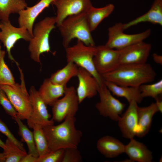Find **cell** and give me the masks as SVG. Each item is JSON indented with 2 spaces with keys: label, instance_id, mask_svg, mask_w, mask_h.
<instances>
[{
  "label": "cell",
  "instance_id": "cell-22",
  "mask_svg": "<svg viewBox=\"0 0 162 162\" xmlns=\"http://www.w3.org/2000/svg\"><path fill=\"white\" fill-rule=\"evenodd\" d=\"M124 153L133 162H151L153 159L152 152L144 144L134 138L125 145Z\"/></svg>",
  "mask_w": 162,
  "mask_h": 162
},
{
  "label": "cell",
  "instance_id": "cell-38",
  "mask_svg": "<svg viewBox=\"0 0 162 162\" xmlns=\"http://www.w3.org/2000/svg\"><path fill=\"white\" fill-rule=\"evenodd\" d=\"M156 102L155 103L157 106L158 111L161 113L162 112V101L158 99V98L156 100Z\"/></svg>",
  "mask_w": 162,
  "mask_h": 162
},
{
  "label": "cell",
  "instance_id": "cell-31",
  "mask_svg": "<svg viewBox=\"0 0 162 162\" xmlns=\"http://www.w3.org/2000/svg\"><path fill=\"white\" fill-rule=\"evenodd\" d=\"M5 53L4 51L2 50L0 56V85H13L16 82L11 71L5 62Z\"/></svg>",
  "mask_w": 162,
  "mask_h": 162
},
{
  "label": "cell",
  "instance_id": "cell-19",
  "mask_svg": "<svg viewBox=\"0 0 162 162\" xmlns=\"http://www.w3.org/2000/svg\"><path fill=\"white\" fill-rule=\"evenodd\" d=\"M125 145L118 139L110 136L102 137L98 141L97 148L102 154L111 158L124 153Z\"/></svg>",
  "mask_w": 162,
  "mask_h": 162
},
{
  "label": "cell",
  "instance_id": "cell-15",
  "mask_svg": "<svg viewBox=\"0 0 162 162\" xmlns=\"http://www.w3.org/2000/svg\"><path fill=\"white\" fill-rule=\"evenodd\" d=\"M77 76L78 85L76 91L80 104L85 99L95 96L98 93L100 85L88 71L82 67H78Z\"/></svg>",
  "mask_w": 162,
  "mask_h": 162
},
{
  "label": "cell",
  "instance_id": "cell-10",
  "mask_svg": "<svg viewBox=\"0 0 162 162\" xmlns=\"http://www.w3.org/2000/svg\"><path fill=\"white\" fill-rule=\"evenodd\" d=\"M29 94L32 108V114L27 120L29 128H32L35 124H38L43 127L53 124L54 120L50 119V115L48 112L47 105L33 86L30 87Z\"/></svg>",
  "mask_w": 162,
  "mask_h": 162
},
{
  "label": "cell",
  "instance_id": "cell-20",
  "mask_svg": "<svg viewBox=\"0 0 162 162\" xmlns=\"http://www.w3.org/2000/svg\"><path fill=\"white\" fill-rule=\"evenodd\" d=\"M148 22L162 25V0H154L150 9L145 14L128 23H123L125 30L140 23Z\"/></svg>",
  "mask_w": 162,
  "mask_h": 162
},
{
  "label": "cell",
  "instance_id": "cell-40",
  "mask_svg": "<svg viewBox=\"0 0 162 162\" xmlns=\"http://www.w3.org/2000/svg\"><path fill=\"white\" fill-rule=\"evenodd\" d=\"M5 146V143L3 142L0 139V147L3 149L4 148Z\"/></svg>",
  "mask_w": 162,
  "mask_h": 162
},
{
  "label": "cell",
  "instance_id": "cell-1",
  "mask_svg": "<svg viewBox=\"0 0 162 162\" xmlns=\"http://www.w3.org/2000/svg\"><path fill=\"white\" fill-rule=\"evenodd\" d=\"M156 74L149 64H119L112 71L101 75L104 80L120 86L139 87L153 81Z\"/></svg>",
  "mask_w": 162,
  "mask_h": 162
},
{
  "label": "cell",
  "instance_id": "cell-21",
  "mask_svg": "<svg viewBox=\"0 0 162 162\" xmlns=\"http://www.w3.org/2000/svg\"><path fill=\"white\" fill-rule=\"evenodd\" d=\"M67 86L52 82L50 78L45 79L38 93L47 105L52 106L59 98L63 96Z\"/></svg>",
  "mask_w": 162,
  "mask_h": 162
},
{
  "label": "cell",
  "instance_id": "cell-37",
  "mask_svg": "<svg viewBox=\"0 0 162 162\" xmlns=\"http://www.w3.org/2000/svg\"><path fill=\"white\" fill-rule=\"evenodd\" d=\"M152 57L154 62L156 63L162 64V56L156 53H154L152 55Z\"/></svg>",
  "mask_w": 162,
  "mask_h": 162
},
{
  "label": "cell",
  "instance_id": "cell-23",
  "mask_svg": "<svg viewBox=\"0 0 162 162\" xmlns=\"http://www.w3.org/2000/svg\"><path fill=\"white\" fill-rule=\"evenodd\" d=\"M104 82L112 94L125 98L129 103L133 100L140 103L142 100L139 87L119 86L104 80Z\"/></svg>",
  "mask_w": 162,
  "mask_h": 162
},
{
  "label": "cell",
  "instance_id": "cell-35",
  "mask_svg": "<svg viewBox=\"0 0 162 162\" xmlns=\"http://www.w3.org/2000/svg\"><path fill=\"white\" fill-rule=\"evenodd\" d=\"M0 132L22 150L26 151L23 144L18 140L10 131L6 125L0 118Z\"/></svg>",
  "mask_w": 162,
  "mask_h": 162
},
{
  "label": "cell",
  "instance_id": "cell-25",
  "mask_svg": "<svg viewBox=\"0 0 162 162\" xmlns=\"http://www.w3.org/2000/svg\"><path fill=\"white\" fill-rule=\"evenodd\" d=\"M67 63L64 67L52 74L49 78L52 82L67 86L70 80L73 77L77 76L78 66L71 62Z\"/></svg>",
  "mask_w": 162,
  "mask_h": 162
},
{
  "label": "cell",
  "instance_id": "cell-41",
  "mask_svg": "<svg viewBox=\"0 0 162 162\" xmlns=\"http://www.w3.org/2000/svg\"><path fill=\"white\" fill-rule=\"evenodd\" d=\"M1 46L0 44V55H1V51H2V50H1Z\"/></svg>",
  "mask_w": 162,
  "mask_h": 162
},
{
  "label": "cell",
  "instance_id": "cell-5",
  "mask_svg": "<svg viewBox=\"0 0 162 162\" xmlns=\"http://www.w3.org/2000/svg\"><path fill=\"white\" fill-rule=\"evenodd\" d=\"M65 49L67 62H72L87 70L97 80L100 86L104 83V80L96 70L94 63L96 46H87L77 40L75 44Z\"/></svg>",
  "mask_w": 162,
  "mask_h": 162
},
{
  "label": "cell",
  "instance_id": "cell-16",
  "mask_svg": "<svg viewBox=\"0 0 162 162\" xmlns=\"http://www.w3.org/2000/svg\"><path fill=\"white\" fill-rule=\"evenodd\" d=\"M118 122V126L123 136L127 139L133 138L136 134L137 124V103L132 101Z\"/></svg>",
  "mask_w": 162,
  "mask_h": 162
},
{
  "label": "cell",
  "instance_id": "cell-29",
  "mask_svg": "<svg viewBox=\"0 0 162 162\" xmlns=\"http://www.w3.org/2000/svg\"><path fill=\"white\" fill-rule=\"evenodd\" d=\"M3 149L5 162H20L27 153L26 151L20 149L14 143L7 138Z\"/></svg>",
  "mask_w": 162,
  "mask_h": 162
},
{
  "label": "cell",
  "instance_id": "cell-18",
  "mask_svg": "<svg viewBox=\"0 0 162 162\" xmlns=\"http://www.w3.org/2000/svg\"><path fill=\"white\" fill-rule=\"evenodd\" d=\"M158 112L155 103L143 107L138 106L137 124L135 136L142 137L148 132L150 128L154 115Z\"/></svg>",
  "mask_w": 162,
  "mask_h": 162
},
{
  "label": "cell",
  "instance_id": "cell-7",
  "mask_svg": "<svg viewBox=\"0 0 162 162\" xmlns=\"http://www.w3.org/2000/svg\"><path fill=\"white\" fill-rule=\"evenodd\" d=\"M123 23H116L108 29V39L105 45L107 47L118 50L136 43L143 41L150 35L151 30L148 29L140 33L128 34L123 31Z\"/></svg>",
  "mask_w": 162,
  "mask_h": 162
},
{
  "label": "cell",
  "instance_id": "cell-24",
  "mask_svg": "<svg viewBox=\"0 0 162 162\" xmlns=\"http://www.w3.org/2000/svg\"><path fill=\"white\" fill-rule=\"evenodd\" d=\"M114 5L109 4L105 6L96 8L92 6L86 13L87 20L91 32L95 30L101 21L113 11Z\"/></svg>",
  "mask_w": 162,
  "mask_h": 162
},
{
  "label": "cell",
  "instance_id": "cell-36",
  "mask_svg": "<svg viewBox=\"0 0 162 162\" xmlns=\"http://www.w3.org/2000/svg\"><path fill=\"white\" fill-rule=\"evenodd\" d=\"M38 158L31 154L28 153L22 158L20 162H37Z\"/></svg>",
  "mask_w": 162,
  "mask_h": 162
},
{
  "label": "cell",
  "instance_id": "cell-26",
  "mask_svg": "<svg viewBox=\"0 0 162 162\" xmlns=\"http://www.w3.org/2000/svg\"><path fill=\"white\" fill-rule=\"evenodd\" d=\"M27 7L25 0H0V20L8 21L11 14H18Z\"/></svg>",
  "mask_w": 162,
  "mask_h": 162
},
{
  "label": "cell",
  "instance_id": "cell-30",
  "mask_svg": "<svg viewBox=\"0 0 162 162\" xmlns=\"http://www.w3.org/2000/svg\"><path fill=\"white\" fill-rule=\"evenodd\" d=\"M139 88L143 98L150 97L156 100L162 93V80H160L153 84H142Z\"/></svg>",
  "mask_w": 162,
  "mask_h": 162
},
{
  "label": "cell",
  "instance_id": "cell-2",
  "mask_svg": "<svg viewBox=\"0 0 162 162\" xmlns=\"http://www.w3.org/2000/svg\"><path fill=\"white\" fill-rule=\"evenodd\" d=\"M75 116H68L61 124L43 127L50 151L77 148L82 133L75 127Z\"/></svg>",
  "mask_w": 162,
  "mask_h": 162
},
{
  "label": "cell",
  "instance_id": "cell-6",
  "mask_svg": "<svg viewBox=\"0 0 162 162\" xmlns=\"http://www.w3.org/2000/svg\"><path fill=\"white\" fill-rule=\"evenodd\" d=\"M20 73V84L13 85H0V88L6 93L17 112V116L21 120H27L30 117L32 108L29 95L26 88L22 70L16 64Z\"/></svg>",
  "mask_w": 162,
  "mask_h": 162
},
{
  "label": "cell",
  "instance_id": "cell-27",
  "mask_svg": "<svg viewBox=\"0 0 162 162\" xmlns=\"http://www.w3.org/2000/svg\"><path fill=\"white\" fill-rule=\"evenodd\" d=\"M14 120L16 122L19 127V135L21 137L22 141L25 142L27 145L28 153L38 158L39 154L35 145L33 132L22 122L21 120L18 116Z\"/></svg>",
  "mask_w": 162,
  "mask_h": 162
},
{
  "label": "cell",
  "instance_id": "cell-13",
  "mask_svg": "<svg viewBox=\"0 0 162 162\" xmlns=\"http://www.w3.org/2000/svg\"><path fill=\"white\" fill-rule=\"evenodd\" d=\"M119 50L108 48L105 45L96 46L93 58L95 69L100 75L110 72L119 65Z\"/></svg>",
  "mask_w": 162,
  "mask_h": 162
},
{
  "label": "cell",
  "instance_id": "cell-12",
  "mask_svg": "<svg viewBox=\"0 0 162 162\" xmlns=\"http://www.w3.org/2000/svg\"><path fill=\"white\" fill-rule=\"evenodd\" d=\"M51 4L56 8V25L58 27L67 17L86 13L93 6L91 0H53Z\"/></svg>",
  "mask_w": 162,
  "mask_h": 162
},
{
  "label": "cell",
  "instance_id": "cell-28",
  "mask_svg": "<svg viewBox=\"0 0 162 162\" xmlns=\"http://www.w3.org/2000/svg\"><path fill=\"white\" fill-rule=\"evenodd\" d=\"M34 141L39 157L42 156L49 152L48 143L43 127L38 124L33 126Z\"/></svg>",
  "mask_w": 162,
  "mask_h": 162
},
{
  "label": "cell",
  "instance_id": "cell-32",
  "mask_svg": "<svg viewBox=\"0 0 162 162\" xmlns=\"http://www.w3.org/2000/svg\"><path fill=\"white\" fill-rule=\"evenodd\" d=\"M0 104L5 112L14 119L17 116V112L4 91L0 88Z\"/></svg>",
  "mask_w": 162,
  "mask_h": 162
},
{
  "label": "cell",
  "instance_id": "cell-9",
  "mask_svg": "<svg viewBox=\"0 0 162 162\" xmlns=\"http://www.w3.org/2000/svg\"><path fill=\"white\" fill-rule=\"evenodd\" d=\"M79 104L75 88L67 87L63 97L57 100L52 106V119L60 122L68 116H75Z\"/></svg>",
  "mask_w": 162,
  "mask_h": 162
},
{
  "label": "cell",
  "instance_id": "cell-3",
  "mask_svg": "<svg viewBox=\"0 0 162 162\" xmlns=\"http://www.w3.org/2000/svg\"><path fill=\"white\" fill-rule=\"evenodd\" d=\"M62 38L64 47L69 46L74 39L77 38L87 46H95L86 16V13L69 16L58 27Z\"/></svg>",
  "mask_w": 162,
  "mask_h": 162
},
{
  "label": "cell",
  "instance_id": "cell-4",
  "mask_svg": "<svg viewBox=\"0 0 162 162\" xmlns=\"http://www.w3.org/2000/svg\"><path fill=\"white\" fill-rule=\"evenodd\" d=\"M56 24V16H51L46 17L35 25L28 47L30 57L34 61L40 63V55L50 51L49 36Z\"/></svg>",
  "mask_w": 162,
  "mask_h": 162
},
{
  "label": "cell",
  "instance_id": "cell-34",
  "mask_svg": "<svg viewBox=\"0 0 162 162\" xmlns=\"http://www.w3.org/2000/svg\"><path fill=\"white\" fill-rule=\"evenodd\" d=\"M77 148H68L64 149L62 162H80L82 158Z\"/></svg>",
  "mask_w": 162,
  "mask_h": 162
},
{
  "label": "cell",
  "instance_id": "cell-33",
  "mask_svg": "<svg viewBox=\"0 0 162 162\" xmlns=\"http://www.w3.org/2000/svg\"><path fill=\"white\" fill-rule=\"evenodd\" d=\"M64 149L51 151L44 155L39 157L37 162H62Z\"/></svg>",
  "mask_w": 162,
  "mask_h": 162
},
{
  "label": "cell",
  "instance_id": "cell-11",
  "mask_svg": "<svg viewBox=\"0 0 162 162\" xmlns=\"http://www.w3.org/2000/svg\"><path fill=\"white\" fill-rule=\"evenodd\" d=\"M0 40L6 48L9 58L18 63L12 56L11 50L18 40L22 39L29 41L32 37L29 32L23 27H16L11 23L10 20L2 21L0 24Z\"/></svg>",
  "mask_w": 162,
  "mask_h": 162
},
{
  "label": "cell",
  "instance_id": "cell-8",
  "mask_svg": "<svg viewBox=\"0 0 162 162\" xmlns=\"http://www.w3.org/2000/svg\"><path fill=\"white\" fill-rule=\"evenodd\" d=\"M100 101L95 107L102 116L118 121L123 111L125 105L115 98L104 83L100 86L98 90Z\"/></svg>",
  "mask_w": 162,
  "mask_h": 162
},
{
  "label": "cell",
  "instance_id": "cell-14",
  "mask_svg": "<svg viewBox=\"0 0 162 162\" xmlns=\"http://www.w3.org/2000/svg\"><path fill=\"white\" fill-rule=\"evenodd\" d=\"M152 45L143 41L120 50L119 64H142L146 63Z\"/></svg>",
  "mask_w": 162,
  "mask_h": 162
},
{
  "label": "cell",
  "instance_id": "cell-39",
  "mask_svg": "<svg viewBox=\"0 0 162 162\" xmlns=\"http://www.w3.org/2000/svg\"><path fill=\"white\" fill-rule=\"evenodd\" d=\"M5 158L3 153H0V162H5Z\"/></svg>",
  "mask_w": 162,
  "mask_h": 162
},
{
  "label": "cell",
  "instance_id": "cell-17",
  "mask_svg": "<svg viewBox=\"0 0 162 162\" xmlns=\"http://www.w3.org/2000/svg\"><path fill=\"white\" fill-rule=\"evenodd\" d=\"M53 0H40L31 7H27L18 13V22L19 27L25 28L33 37V26L34 22L39 15L47 8Z\"/></svg>",
  "mask_w": 162,
  "mask_h": 162
}]
</instances>
